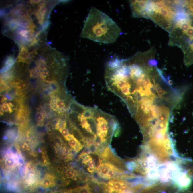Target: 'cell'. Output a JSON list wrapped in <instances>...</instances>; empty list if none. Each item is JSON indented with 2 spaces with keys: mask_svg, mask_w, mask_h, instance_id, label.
<instances>
[{
  "mask_svg": "<svg viewBox=\"0 0 193 193\" xmlns=\"http://www.w3.org/2000/svg\"><path fill=\"white\" fill-rule=\"evenodd\" d=\"M56 105H57L58 111L60 110L64 109L65 107V104L64 101L62 100H60L59 98L57 100Z\"/></svg>",
  "mask_w": 193,
  "mask_h": 193,
  "instance_id": "obj_21",
  "label": "cell"
},
{
  "mask_svg": "<svg viewBox=\"0 0 193 193\" xmlns=\"http://www.w3.org/2000/svg\"><path fill=\"white\" fill-rule=\"evenodd\" d=\"M37 64L38 67L42 70H46L47 68V65L46 62L42 59H40L38 61Z\"/></svg>",
  "mask_w": 193,
  "mask_h": 193,
  "instance_id": "obj_18",
  "label": "cell"
},
{
  "mask_svg": "<svg viewBox=\"0 0 193 193\" xmlns=\"http://www.w3.org/2000/svg\"><path fill=\"white\" fill-rule=\"evenodd\" d=\"M79 141V140L77 139L76 138L74 137V139H70V140L68 141V144L71 147L72 149L73 150L75 147L76 145L77 142Z\"/></svg>",
  "mask_w": 193,
  "mask_h": 193,
  "instance_id": "obj_23",
  "label": "cell"
},
{
  "mask_svg": "<svg viewBox=\"0 0 193 193\" xmlns=\"http://www.w3.org/2000/svg\"><path fill=\"white\" fill-rule=\"evenodd\" d=\"M35 119L36 121L39 122L43 121L44 119V115L43 113L40 112H37L36 113L35 116Z\"/></svg>",
  "mask_w": 193,
  "mask_h": 193,
  "instance_id": "obj_24",
  "label": "cell"
},
{
  "mask_svg": "<svg viewBox=\"0 0 193 193\" xmlns=\"http://www.w3.org/2000/svg\"><path fill=\"white\" fill-rule=\"evenodd\" d=\"M7 139V138H9V139H13L16 137V132L14 129H10L7 132V136H6Z\"/></svg>",
  "mask_w": 193,
  "mask_h": 193,
  "instance_id": "obj_20",
  "label": "cell"
},
{
  "mask_svg": "<svg viewBox=\"0 0 193 193\" xmlns=\"http://www.w3.org/2000/svg\"><path fill=\"white\" fill-rule=\"evenodd\" d=\"M79 193H92V189L88 184L78 187Z\"/></svg>",
  "mask_w": 193,
  "mask_h": 193,
  "instance_id": "obj_14",
  "label": "cell"
},
{
  "mask_svg": "<svg viewBox=\"0 0 193 193\" xmlns=\"http://www.w3.org/2000/svg\"><path fill=\"white\" fill-rule=\"evenodd\" d=\"M65 176L67 178L74 180L76 179L78 173L76 170L72 168H67L65 172Z\"/></svg>",
  "mask_w": 193,
  "mask_h": 193,
  "instance_id": "obj_8",
  "label": "cell"
},
{
  "mask_svg": "<svg viewBox=\"0 0 193 193\" xmlns=\"http://www.w3.org/2000/svg\"><path fill=\"white\" fill-rule=\"evenodd\" d=\"M80 121H81V126L83 129H85L87 127L90 126V123H88L86 118H84L82 116Z\"/></svg>",
  "mask_w": 193,
  "mask_h": 193,
  "instance_id": "obj_22",
  "label": "cell"
},
{
  "mask_svg": "<svg viewBox=\"0 0 193 193\" xmlns=\"http://www.w3.org/2000/svg\"><path fill=\"white\" fill-rule=\"evenodd\" d=\"M121 29L107 15L95 7L90 9L86 18L81 36L98 43H115Z\"/></svg>",
  "mask_w": 193,
  "mask_h": 193,
  "instance_id": "obj_1",
  "label": "cell"
},
{
  "mask_svg": "<svg viewBox=\"0 0 193 193\" xmlns=\"http://www.w3.org/2000/svg\"><path fill=\"white\" fill-rule=\"evenodd\" d=\"M5 164L7 167L9 168H13L16 164L15 159L12 156L5 157Z\"/></svg>",
  "mask_w": 193,
  "mask_h": 193,
  "instance_id": "obj_9",
  "label": "cell"
},
{
  "mask_svg": "<svg viewBox=\"0 0 193 193\" xmlns=\"http://www.w3.org/2000/svg\"><path fill=\"white\" fill-rule=\"evenodd\" d=\"M83 147V146L82 145V144L79 141L77 142L76 145L75 147L74 148V149L73 150L74 152H75L76 153H78V152L80 151L82 149Z\"/></svg>",
  "mask_w": 193,
  "mask_h": 193,
  "instance_id": "obj_26",
  "label": "cell"
},
{
  "mask_svg": "<svg viewBox=\"0 0 193 193\" xmlns=\"http://www.w3.org/2000/svg\"><path fill=\"white\" fill-rule=\"evenodd\" d=\"M60 131L61 132L62 134L64 137H65L70 134L68 129H67V128H65V129Z\"/></svg>",
  "mask_w": 193,
  "mask_h": 193,
  "instance_id": "obj_28",
  "label": "cell"
},
{
  "mask_svg": "<svg viewBox=\"0 0 193 193\" xmlns=\"http://www.w3.org/2000/svg\"><path fill=\"white\" fill-rule=\"evenodd\" d=\"M162 193H166L165 192H163Z\"/></svg>",
  "mask_w": 193,
  "mask_h": 193,
  "instance_id": "obj_33",
  "label": "cell"
},
{
  "mask_svg": "<svg viewBox=\"0 0 193 193\" xmlns=\"http://www.w3.org/2000/svg\"><path fill=\"white\" fill-rule=\"evenodd\" d=\"M174 185L180 190H186L191 186L192 180L186 172L182 171L174 180Z\"/></svg>",
  "mask_w": 193,
  "mask_h": 193,
  "instance_id": "obj_3",
  "label": "cell"
},
{
  "mask_svg": "<svg viewBox=\"0 0 193 193\" xmlns=\"http://www.w3.org/2000/svg\"><path fill=\"white\" fill-rule=\"evenodd\" d=\"M30 53L27 47L23 46H21L17 62H22L29 64L31 61Z\"/></svg>",
  "mask_w": 193,
  "mask_h": 193,
  "instance_id": "obj_4",
  "label": "cell"
},
{
  "mask_svg": "<svg viewBox=\"0 0 193 193\" xmlns=\"http://www.w3.org/2000/svg\"><path fill=\"white\" fill-rule=\"evenodd\" d=\"M67 126V122L61 119L58 120L55 125V129L60 131L65 129Z\"/></svg>",
  "mask_w": 193,
  "mask_h": 193,
  "instance_id": "obj_11",
  "label": "cell"
},
{
  "mask_svg": "<svg viewBox=\"0 0 193 193\" xmlns=\"http://www.w3.org/2000/svg\"><path fill=\"white\" fill-rule=\"evenodd\" d=\"M41 2V1H40V0H37V1L36 0V1H34V0L32 1V0H31V1H29V3L31 5H33L39 4Z\"/></svg>",
  "mask_w": 193,
  "mask_h": 193,
  "instance_id": "obj_31",
  "label": "cell"
},
{
  "mask_svg": "<svg viewBox=\"0 0 193 193\" xmlns=\"http://www.w3.org/2000/svg\"><path fill=\"white\" fill-rule=\"evenodd\" d=\"M58 97L56 96H52V99L50 103V107L53 110L57 111V112L58 111V109L57 108L56 103H57V100L58 99Z\"/></svg>",
  "mask_w": 193,
  "mask_h": 193,
  "instance_id": "obj_12",
  "label": "cell"
},
{
  "mask_svg": "<svg viewBox=\"0 0 193 193\" xmlns=\"http://www.w3.org/2000/svg\"><path fill=\"white\" fill-rule=\"evenodd\" d=\"M60 193H79V192L78 187H77V188L68 190Z\"/></svg>",
  "mask_w": 193,
  "mask_h": 193,
  "instance_id": "obj_29",
  "label": "cell"
},
{
  "mask_svg": "<svg viewBox=\"0 0 193 193\" xmlns=\"http://www.w3.org/2000/svg\"><path fill=\"white\" fill-rule=\"evenodd\" d=\"M15 62V59L13 56L8 57L5 62L3 67L1 69V72L3 73L8 71L13 66Z\"/></svg>",
  "mask_w": 193,
  "mask_h": 193,
  "instance_id": "obj_7",
  "label": "cell"
},
{
  "mask_svg": "<svg viewBox=\"0 0 193 193\" xmlns=\"http://www.w3.org/2000/svg\"><path fill=\"white\" fill-rule=\"evenodd\" d=\"M38 11L43 16H45V15L47 13L48 11V9L46 6V3L45 2H44L43 3L40 4V5H39V9Z\"/></svg>",
  "mask_w": 193,
  "mask_h": 193,
  "instance_id": "obj_13",
  "label": "cell"
},
{
  "mask_svg": "<svg viewBox=\"0 0 193 193\" xmlns=\"http://www.w3.org/2000/svg\"><path fill=\"white\" fill-rule=\"evenodd\" d=\"M21 149L25 151L29 150V146L27 142H25L22 144L21 146Z\"/></svg>",
  "mask_w": 193,
  "mask_h": 193,
  "instance_id": "obj_30",
  "label": "cell"
},
{
  "mask_svg": "<svg viewBox=\"0 0 193 193\" xmlns=\"http://www.w3.org/2000/svg\"><path fill=\"white\" fill-rule=\"evenodd\" d=\"M13 8V7L12 5H9L4 9H2L1 11V16L4 17L7 15V14L10 13L11 11H12Z\"/></svg>",
  "mask_w": 193,
  "mask_h": 193,
  "instance_id": "obj_17",
  "label": "cell"
},
{
  "mask_svg": "<svg viewBox=\"0 0 193 193\" xmlns=\"http://www.w3.org/2000/svg\"><path fill=\"white\" fill-rule=\"evenodd\" d=\"M41 185L44 188L53 186L55 184L54 177L49 174H46L41 182Z\"/></svg>",
  "mask_w": 193,
  "mask_h": 193,
  "instance_id": "obj_6",
  "label": "cell"
},
{
  "mask_svg": "<svg viewBox=\"0 0 193 193\" xmlns=\"http://www.w3.org/2000/svg\"><path fill=\"white\" fill-rule=\"evenodd\" d=\"M93 111L90 108H86L85 110L81 114V116L86 119H89L92 117Z\"/></svg>",
  "mask_w": 193,
  "mask_h": 193,
  "instance_id": "obj_16",
  "label": "cell"
},
{
  "mask_svg": "<svg viewBox=\"0 0 193 193\" xmlns=\"http://www.w3.org/2000/svg\"><path fill=\"white\" fill-rule=\"evenodd\" d=\"M148 2L145 1H131L130 6L133 16L136 17L147 18L146 8Z\"/></svg>",
  "mask_w": 193,
  "mask_h": 193,
  "instance_id": "obj_2",
  "label": "cell"
},
{
  "mask_svg": "<svg viewBox=\"0 0 193 193\" xmlns=\"http://www.w3.org/2000/svg\"><path fill=\"white\" fill-rule=\"evenodd\" d=\"M25 168H26L27 174L29 172L35 171V166L33 163L29 162L25 164Z\"/></svg>",
  "mask_w": 193,
  "mask_h": 193,
  "instance_id": "obj_19",
  "label": "cell"
},
{
  "mask_svg": "<svg viewBox=\"0 0 193 193\" xmlns=\"http://www.w3.org/2000/svg\"><path fill=\"white\" fill-rule=\"evenodd\" d=\"M97 121L98 123H108L107 120L103 117H98L97 118Z\"/></svg>",
  "mask_w": 193,
  "mask_h": 193,
  "instance_id": "obj_27",
  "label": "cell"
},
{
  "mask_svg": "<svg viewBox=\"0 0 193 193\" xmlns=\"http://www.w3.org/2000/svg\"><path fill=\"white\" fill-rule=\"evenodd\" d=\"M42 70L38 66L35 67L33 70L30 71V76L31 78H35L40 77Z\"/></svg>",
  "mask_w": 193,
  "mask_h": 193,
  "instance_id": "obj_10",
  "label": "cell"
},
{
  "mask_svg": "<svg viewBox=\"0 0 193 193\" xmlns=\"http://www.w3.org/2000/svg\"><path fill=\"white\" fill-rule=\"evenodd\" d=\"M1 110L2 112L11 113L13 112L12 107L8 103H7L6 102L4 103L1 105Z\"/></svg>",
  "mask_w": 193,
  "mask_h": 193,
  "instance_id": "obj_15",
  "label": "cell"
},
{
  "mask_svg": "<svg viewBox=\"0 0 193 193\" xmlns=\"http://www.w3.org/2000/svg\"><path fill=\"white\" fill-rule=\"evenodd\" d=\"M74 137H74V135H73V134H70L68 135L67 136L65 137H64V138L66 140L68 141L69 140H70V139H74Z\"/></svg>",
  "mask_w": 193,
  "mask_h": 193,
  "instance_id": "obj_32",
  "label": "cell"
},
{
  "mask_svg": "<svg viewBox=\"0 0 193 193\" xmlns=\"http://www.w3.org/2000/svg\"><path fill=\"white\" fill-rule=\"evenodd\" d=\"M18 26L30 29H34L36 26L33 20L29 18H17L14 19Z\"/></svg>",
  "mask_w": 193,
  "mask_h": 193,
  "instance_id": "obj_5",
  "label": "cell"
},
{
  "mask_svg": "<svg viewBox=\"0 0 193 193\" xmlns=\"http://www.w3.org/2000/svg\"><path fill=\"white\" fill-rule=\"evenodd\" d=\"M49 74H50V72L47 69L42 70L39 77L42 80H45L46 77H47L49 75Z\"/></svg>",
  "mask_w": 193,
  "mask_h": 193,
  "instance_id": "obj_25",
  "label": "cell"
}]
</instances>
